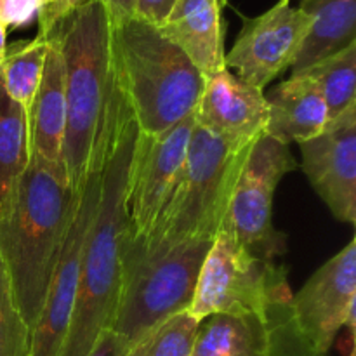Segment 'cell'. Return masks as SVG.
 Here are the masks:
<instances>
[{
	"label": "cell",
	"instance_id": "1",
	"mask_svg": "<svg viewBox=\"0 0 356 356\" xmlns=\"http://www.w3.org/2000/svg\"><path fill=\"white\" fill-rule=\"evenodd\" d=\"M138 127L115 82L101 191L80 263L75 308L61 356H87L111 329L118 298L122 247L131 232L125 193Z\"/></svg>",
	"mask_w": 356,
	"mask_h": 356
},
{
	"label": "cell",
	"instance_id": "2",
	"mask_svg": "<svg viewBox=\"0 0 356 356\" xmlns=\"http://www.w3.org/2000/svg\"><path fill=\"white\" fill-rule=\"evenodd\" d=\"M79 193L63 170L30 156L0 207V259L30 334L44 308Z\"/></svg>",
	"mask_w": 356,
	"mask_h": 356
},
{
	"label": "cell",
	"instance_id": "3",
	"mask_svg": "<svg viewBox=\"0 0 356 356\" xmlns=\"http://www.w3.org/2000/svg\"><path fill=\"white\" fill-rule=\"evenodd\" d=\"M47 38L58 45L65 66L68 118L63 163L68 184L80 190L90 167L104 155L113 104L111 24L104 3L87 2Z\"/></svg>",
	"mask_w": 356,
	"mask_h": 356
},
{
	"label": "cell",
	"instance_id": "4",
	"mask_svg": "<svg viewBox=\"0 0 356 356\" xmlns=\"http://www.w3.org/2000/svg\"><path fill=\"white\" fill-rule=\"evenodd\" d=\"M111 66L139 134H160L193 115L205 79L159 26L132 16L111 28Z\"/></svg>",
	"mask_w": 356,
	"mask_h": 356
},
{
	"label": "cell",
	"instance_id": "5",
	"mask_svg": "<svg viewBox=\"0 0 356 356\" xmlns=\"http://www.w3.org/2000/svg\"><path fill=\"white\" fill-rule=\"evenodd\" d=\"M209 240L146 249L141 236H125L120 285L111 329L129 348L159 323L190 309Z\"/></svg>",
	"mask_w": 356,
	"mask_h": 356
},
{
	"label": "cell",
	"instance_id": "6",
	"mask_svg": "<svg viewBox=\"0 0 356 356\" xmlns=\"http://www.w3.org/2000/svg\"><path fill=\"white\" fill-rule=\"evenodd\" d=\"M250 146L236 148L195 124L186 159L172 190L148 235L141 236L146 249L190 240L212 242L228 214Z\"/></svg>",
	"mask_w": 356,
	"mask_h": 356
},
{
	"label": "cell",
	"instance_id": "7",
	"mask_svg": "<svg viewBox=\"0 0 356 356\" xmlns=\"http://www.w3.org/2000/svg\"><path fill=\"white\" fill-rule=\"evenodd\" d=\"M291 298L284 266L261 259L219 229L200 268L188 312L198 322L216 313L271 320L291 305Z\"/></svg>",
	"mask_w": 356,
	"mask_h": 356
},
{
	"label": "cell",
	"instance_id": "8",
	"mask_svg": "<svg viewBox=\"0 0 356 356\" xmlns=\"http://www.w3.org/2000/svg\"><path fill=\"white\" fill-rule=\"evenodd\" d=\"M296 169L289 145L263 134L240 170L221 229L261 259L287 252V236L273 225V197L282 177Z\"/></svg>",
	"mask_w": 356,
	"mask_h": 356
},
{
	"label": "cell",
	"instance_id": "9",
	"mask_svg": "<svg viewBox=\"0 0 356 356\" xmlns=\"http://www.w3.org/2000/svg\"><path fill=\"white\" fill-rule=\"evenodd\" d=\"M356 240L320 266L292 294L289 305L292 330L312 356H329L334 339L348 327L355 334Z\"/></svg>",
	"mask_w": 356,
	"mask_h": 356
},
{
	"label": "cell",
	"instance_id": "10",
	"mask_svg": "<svg viewBox=\"0 0 356 356\" xmlns=\"http://www.w3.org/2000/svg\"><path fill=\"white\" fill-rule=\"evenodd\" d=\"M106 153V148H104ZM103 159L94 163L86 176L73 212L68 235L63 243L58 268L54 271L47 298L40 316L30 334V356H61L72 323L75 308L76 285H79L80 263H82L83 245L87 233L96 214L101 191V169Z\"/></svg>",
	"mask_w": 356,
	"mask_h": 356
},
{
	"label": "cell",
	"instance_id": "11",
	"mask_svg": "<svg viewBox=\"0 0 356 356\" xmlns=\"http://www.w3.org/2000/svg\"><path fill=\"white\" fill-rule=\"evenodd\" d=\"M309 26V14L289 0H278L266 13L243 19L232 51L225 56L226 68H235L238 79L263 90L292 68Z\"/></svg>",
	"mask_w": 356,
	"mask_h": 356
},
{
	"label": "cell",
	"instance_id": "12",
	"mask_svg": "<svg viewBox=\"0 0 356 356\" xmlns=\"http://www.w3.org/2000/svg\"><path fill=\"white\" fill-rule=\"evenodd\" d=\"M193 129L191 115L160 134L146 136L138 131L125 193L132 235L146 236L152 229L186 159Z\"/></svg>",
	"mask_w": 356,
	"mask_h": 356
},
{
	"label": "cell",
	"instance_id": "13",
	"mask_svg": "<svg viewBox=\"0 0 356 356\" xmlns=\"http://www.w3.org/2000/svg\"><path fill=\"white\" fill-rule=\"evenodd\" d=\"M301 169L334 218L356 222V108L299 145Z\"/></svg>",
	"mask_w": 356,
	"mask_h": 356
},
{
	"label": "cell",
	"instance_id": "14",
	"mask_svg": "<svg viewBox=\"0 0 356 356\" xmlns=\"http://www.w3.org/2000/svg\"><path fill=\"white\" fill-rule=\"evenodd\" d=\"M195 124L236 148H245L264 134L268 101L263 90L225 68L207 76L193 111Z\"/></svg>",
	"mask_w": 356,
	"mask_h": 356
},
{
	"label": "cell",
	"instance_id": "15",
	"mask_svg": "<svg viewBox=\"0 0 356 356\" xmlns=\"http://www.w3.org/2000/svg\"><path fill=\"white\" fill-rule=\"evenodd\" d=\"M222 9L219 0H176L159 26L204 79L226 68Z\"/></svg>",
	"mask_w": 356,
	"mask_h": 356
},
{
	"label": "cell",
	"instance_id": "16",
	"mask_svg": "<svg viewBox=\"0 0 356 356\" xmlns=\"http://www.w3.org/2000/svg\"><path fill=\"white\" fill-rule=\"evenodd\" d=\"M44 61L40 86L28 113V134H30V156L45 165L65 172L63 146L66 134V92L65 66L59 49L51 38ZM66 174V172H65Z\"/></svg>",
	"mask_w": 356,
	"mask_h": 356
},
{
	"label": "cell",
	"instance_id": "17",
	"mask_svg": "<svg viewBox=\"0 0 356 356\" xmlns=\"http://www.w3.org/2000/svg\"><path fill=\"white\" fill-rule=\"evenodd\" d=\"M268 101L264 134L284 145L309 141L329 125V110L315 83L305 75H291L278 83Z\"/></svg>",
	"mask_w": 356,
	"mask_h": 356
},
{
	"label": "cell",
	"instance_id": "18",
	"mask_svg": "<svg viewBox=\"0 0 356 356\" xmlns=\"http://www.w3.org/2000/svg\"><path fill=\"white\" fill-rule=\"evenodd\" d=\"M312 26L292 65V75L337 54L356 42V0H305Z\"/></svg>",
	"mask_w": 356,
	"mask_h": 356
},
{
	"label": "cell",
	"instance_id": "19",
	"mask_svg": "<svg viewBox=\"0 0 356 356\" xmlns=\"http://www.w3.org/2000/svg\"><path fill=\"white\" fill-rule=\"evenodd\" d=\"M191 356H271L270 320L216 313L198 322Z\"/></svg>",
	"mask_w": 356,
	"mask_h": 356
},
{
	"label": "cell",
	"instance_id": "20",
	"mask_svg": "<svg viewBox=\"0 0 356 356\" xmlns=\"http://www.w3.org/2000/svg\"><path fill=\"white\" fill-rule=\"evenodd\" d=\"M30 163L28 117L0 79V207Z\"/></svg>",
	"mask_w": 356,
	"mask_h": 356
},
{
	"label": "cell",
	"instance_id": "21",
	"mask_svg": "<svg viewBox=\"0 0 356 356\" xmlns=\"http://www.w3.org/2000/svg\"><path fill=\"white\" fill-rule=\"evenodd\" d=\"M47 47V38L37 35L31 40L7 45L6 54L0 63V79L3 89L23 108L26 117L40 86Z\"/></svg>",
	"mask_w": 356,
	"mask_h": 356
},
{
	"label": "cell",
	"instance_id": "22",
	"mask_svg": "<svg viewBox=\"0 0 356 356\" xmlns=\"http://www.w3.org/2000/svg\"><path fill=\"white\" fill-rule=\"evenodd\" d=\"M298 75L308 76L315 83L329 110V122L336 120L356 108V42Z\"/></svg>",
	"mask_w": 356,
	"mask_h": 356
},
{
	"label": "cell",
	"instance_id": "23",
	"mask_svg": "<svg viewBox=\"0 0 356 356\" xmlns=\"http://www.w3.org/2000/svg\"><path fill=\"white\" fill-rule=\"evenodd\" d=\"M197 329L198 320H195L188 309L181 312L163 320L132 344L127 356H191Z\"/></svg>",
	"mask_w": 356,
	"mask_h": 356
},
{
	"label": "cell",
	"instance_id": "24",
	"mask_svg": "<svg viewBox=\"0 0 356 356\" xmlns=\"http://www.w3.org/2000/svg\"><path fill=\"white\" fill-rule=\"evenodd\" d=\"M0 356H30V330L13 299L0 259Z\"/></svg>",
	"mask_w": 356,
	"mask_h": 356
},
{
	"label": "cell",
	"instance_id": "25",
	"mask_svg": "<svg viewBox=\"0 0 356 356\" xmlns=\"http://www.w3.org/2000/svg\"><path fill=\"white\" fill-rule=\"evenodd\" d=\"M87 2L90 0H38V37L47 38L65 17L79 10Z\"/></svg>",
	"mask_w": 356,
	"mask_h": 356
},
{
	"label": "cell",
	"instance_id": "26",
	"mask_svg": "<svg viewBox=\"0 0 356 356\" xmlns=\"http://www.w3.org/2000/svg\"><path fill=\"white\" fill-rule=\"evenodd\" d=\"M38 0H0V24L6 30L24 28L37 19Z\"/></svg>",
	"mask_w": 356,
	"mask_h": 356
},
{
	"label": "cell",
	"instance_id": "27",
	"mask_svg": "<svg viewBox=\"0 0 356 356\" xmlns=\"http://www.w3.org/2000/svg\"><path fill=\"white\" fill-rule=\"evenodd\" d=\"M176 0H136L134 16L153 26H160L169 16Z\"/></svg>",
	"mask_w": 356,
	"mask_h": 356
},
{
	"label": "cell",
	"instance_id": "28",
	"mask_svg": "<svg viewBox=\"0 0 356 356\" xmlns=\"http://www.w3.org/2000/svg\"><path fill=\"white\" fill-rule=\"evenodd\" d=\"M127 350L129 346L120 336H117L113 330H106L101 334L92 351L87 356H127Z\"/></svg>",
	"mask_w": 356,
	"mask_h": 356
},
{
	"label": "cell",
	"instance_id": "29",
	"mask_svg": "<svg viewBox=\"0 0 356 356\" xmlns=\"http://www.w3.org/2000/svg\"><path fill=\"white\" fill-rule=\"evenodd\" d=\"M101 2L104 3V9H106L108 17H110L111 28L134 16L136 0H101Z\"/></svg>",
	"mask_w": 356,
	"mask_h": 356
},
{
	"label": "cell",
	"instance_id": "30",
	"mask_svg": "<svg viewBox=\"0 0 356 356\" xmlns=\"http://www.w3.org/2000/svg\"><path fill=\"white\" fill-rule=\"evenodd\" d=\"M7 30L0 24V63H2L3 54H6V49H7Z\"/></svg>",
	"mask_w": 356,
	"mask_h": 356
},
{
	"label": "cell",
	"instance_id": "31",
	"mask_svg": "<svg viewBox=\"0 0 356 356\" xmlns=\"http://www.w3.org/2000/svg\"><path fill=\"white\" fill-rule=\"evenodd\" d=\"M219 2H221V6H222V7L228 6V0H219Z\"/></svg>",
	"mask_w": 356,
	"mask_h": 356
},
{
	"label": "cell",
	"instance_id": "32",
	"mask_svg": "<svg viewBox=\"0 0 356 356\" xmlns=\"http://www.w3.org/2000/svg\"><path fill=\"white\" fill-rule=\"evenodd\" d=\"M289 2H291V0H289ZM301 2H305V0H301Z\"/></svg>",
	"mask_w": 356,
	"mask_h": 356
}]
</instances>
